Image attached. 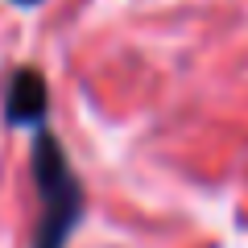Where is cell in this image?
<instances>
[{"mask_svg": "<svg viewBox=\"0 0 248 248\" xmlns=\"http://www.w3.org/2000/svg\"><path fill=\"white\" fill-rule=\"evenodd\" d=\"M13 4H17V9H37L42 0H13Z\"/></svg>", "mask_w": 248, "mask_h": 248, "instance_id": "cell-3", "label": "cell"}, {"mask_svg": "<svg viewBox=\"0 0 248 248\" xmlns=\"http://www.w3.org/2000/svg\"><path fill=\"white\" fill-rule=\"evenodd\" d=\"M50 112V83L37 66H17L4 87V120L13 128H46Z\"/></svg>", "mask_w": 248, "mask_h": 248, "instance_id": "cell-2", "label": "cell"}, {"mask_svg": "<svg viewBox=\"0 0 248 248\" xmlns=\"http://www.w3.org/2000/svg\"><path fill=\"white\" fill-rule=\"evenodd\" d=\"M29 170H33L37 186V228H33V248H66L79 228L83 211H87V195L75 174L71 157L62 149V141L50 128L33 133V149H29Z\"/></svg>", "mask_w": 248, "mask_h": 248, "instance_id": "cell-1", "label": "cell"}]
</instances>
